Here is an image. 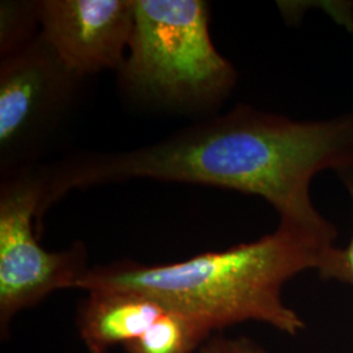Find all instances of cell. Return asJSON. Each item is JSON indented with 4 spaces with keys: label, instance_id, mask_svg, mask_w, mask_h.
I'll list each match as a JSON object with an SVG mask.
<instances>
[{
    "label": "cell",
    "instance_id": "obj_1",
    "mask_svg": "<svg viewBox=\"0 0 353 353\" xmlns=\"http://www.w3.org/2000/svg\"><path fill=\"white\" fill-rule=\"evenodd\" d=\"M353 165V112L296 121L240 103L165 139L118 152H85L42 166V207L75 189L128 179L203 185L263 198L279 223L336 236L316 211L310 185Z\"/></svg>",
    "mask_w": 353,
    "mask_h": 353
},
{
    "label": "cell",
    "instance_id": "obj_2",
    "mask_svg": "<svg viewBox=\"0 0 353 353\" xmlns=\"http://www.w3.org/2000/svg\"><path fill=\"white\" fill-rule=\"evenodd\" d=\"M336 236L279 223L259 240L203 252L168 265L118 261L89 267L76 290L132 292L199 319L211 331L262 322L294 336L305 321L283 300V288L316 270Z\"/></svg>",
    "mask_w": 353,
    "mask_h": 353
},
{
    "label": "cell",
    "instance_id": "obj_3",
    "mask_svg": "<svg viewBox=\"0 0 353 353\" xmlns=\"http://www.w3.org/2000/svg\"><path fill=\"white\" fill-rule=\"evenodd\" d=\"M135 23L118 87L144 109L210 115L239 75L214 48L210 6L202 0H134Z\"/></svg>",
    "mask_w": 353,
    "mask_h": 353
},
{
    "label": "cell",
    "instance_id": "obj_4",
    "mask_svg": "<svg viewBox=\"0 0 353 353\" xmlns=\"http://www.w3.org/2000/svg\"><path fill=\"white\" fill-rule=\"evenodd\" d=\"M0 176L41 166L79 109L87 77L37 37L0 57Z\"/></svg>",
    "mask_w": 353,
    "mask_h": 353
},
{
    "label": "cell",
    "instance_id": "obj_5",
    "mask_svg": "<svg viewBox=\"0 0 353 353\" xmlns=\"http://www.w3.org/2000/svg\"><path fill=\"white\" fill-rule=\"evenodd\" d=\"M42 199L39 166L0 176V323L59 290H76L87 274L81 242L62 252L45 250L34 234Z\"/></svg>",
    "mask_w": 353,
    "mask_h": 353
},
{
    "label": "cell",
    "instance_id": "obj_6",
    "mask_svg": "<svg viewBox=\"0 0 353 353\" xmlns=\"http://www.w3.org/2000/svg\"><path fill=\"white\" fill-rule=\"evenodd\" d=\"M134 0H42L41 36L83 77L119 71L134 30Z\"/></svg>",
    "mask_w": 353,
    "mask_h": 353
},
{
    "label": "cell",
    "instance_id": "obj_7",
    "mask_svg": "<svg viewBox=\"0 0 353 353\" xmlns=\"http://www.w3.org/2000/svg\"><path fill=\"white\" fill-rule=\"evenodd\" d=\"M166 309L138 293L93 290L79 307V334L89 353H106L137 341Z\"/></svg>",
    "mask_w": 353,
    "mask_h": 353
},
{
    "label": "cell",
    "instance_id": "obj_8",
    "mask_svg": "<svg viewBox=\"0 0 353 353\" xmlns=\"http://www.w3.org/2000/svg\"><path fill=\"white\" fill-rule=\"evenodd\" d=\"M212 331L196 318L166 309L137 341L125 345L127 353H192Z\"/></svg>",
    "mask_w": 353,
    "mask_h": 353
},
{
    "label": "cell",
    "instance_id": "obj_9",
    "mask_svg": "<svg viewBox=\"0 0 353 353\" xmlns=\"http://www.w3.org/2000/svg\"><path fill=\"white\" fill-rule=\"evenodd\" d=\"M39 32V1L0 3V57L24 46Z\"/></svg>",
    "mask_w": 353,
    "mask_h": 353
},
{
    "label": "cell",
    "instance_id": "obj_10",
    "mask_svg": "<svg viewBox=\"0 0 353 353\" xmlns=\"http://www.w3.org/2000/svg\"><path fill=\"white\" fill-rule=\"evenodd\" d=\"M338 174L350 194L353 205V165ZM316 271L323 280H336L353 285V230L351 241L345 248L330 246L325 250Z\"/></svg>",
    "mask_w": 353,
    "mask_h": 353
},
{
    "label": "cell",
    "instance_id": "obj_11",
    "mask_svg": "<svg viewBox=\"0 0 353 353\" xmlns=\"http://www.w3.org/2000/svg\"><path fill=\"white\" fill-rule=\"evenodd\" d=\"M199 353H267L255 341L248 338L219 336L207 341Z\"/></svg>",
    "mask_w": 353,
    "mask_h": 353
}]
</instances>
